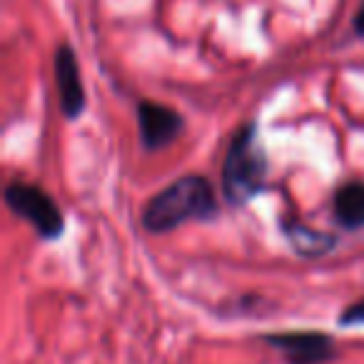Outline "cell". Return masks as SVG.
Here are the masks:
<instances>
[{"instance_id":"obj_1","label":"cell","mask_w":364,"mask_h":364,"mask_svg":"<svg viewBox=\"0 0 364 364\" xmlns=\"http://www.w3.org/2000/svg\"><path fill=\"white\" fill-rule=\"evenodd\" d=\"M218 213L215 188L205 177L188 175L167 185L145 205L142 225L150 232H170L190 220H210Z\"/></svg>"},{"instance_id":"obj_2","label":"cell","mask_w":364,"mask_h":364,"mask_svg":"<svg viewBox=\"0 0 364 364\" xmlns=\"http://www.w3.org/2000/svg\"><path fill=\"white\" fill-rule=\"evenodd\" d=\"M267 177V155L259 142L257 127L252 122L242 125L230 142L223 165V195L228 203L242 205L264 188Z\"/></svg>"},{"instance_id":"obj_3","label":"cell","mask_w":364,"mask_h":364,"mask_svg":"<svg viewBox=\"0 0 364 364\" xmlns=\"http://www.w3.org/2000/svg\"><path fill=\"white\" fill-rule=\"evenodd\" d=\"M6 203L18 218L28 220L38 235L46 240H55L63 235V213L48 193L41 188H33L26 182H13L6 188Z\"/></svg>"},{"instance_id":"obj_4","label":"cell","mask_w":364,"mask_h":364,"mask_svg":"<svg viewBox=\"0 0 364 364\" xmlns=\"http://www.w3.org/2000/svg\"><path fill=\"white\" fill-rule=\"evenodd\" d=\"M267 342L284 354L289 364H324L334 357V344L319 332H284L269 334Z\"/></svg>"},{"instance_id":"obj_5","label":"cell","mask_w":364,"mask_h":364,"mask_svg":"<svg viewBox=\"0 0 364 364\" xmlns=\"http://www.w3.org/2000/svg\"><path fill=\"white\" fill-rule=\"evenodd\" d=\"M55 85H58V102L68 120H75L85 110V87L77 70L75 53L70 46H60L55 53Z\"/></svg>"},{"instance_id":"obj_6","label":"cell","mask_w":364,"mask_h":364,"mask_svg":"<svg viewBox=\"0 0 364 364\" xmlns=\"http://www.w3.org/2000/svg\"><path fill=\"white\" fill-rule=\"evenodd\" d=\"M137 125H140L142 145L147 150H157L175 140L177 132L182 130V117L172 107L145 100L137 107Z\"/></svg>"},{"instance_id":"obj_7","label":"cell","mask_w":364,"mask_h":364,"mask_svg":"<svg viewBox=\"0 0 364 364\" xmlns=\"http://www.w3.org/2000/svg\"><path fill=\"white\" fill-rule=\"evenodd\" d=\"M334 218L342 228H364V182H349L334 195Z\"/></svg>"},{"instance_id":"obj_8","label":"cell","mask_w":364,"mask_h":364,"mask_svg":"<svg viewBox=\"0 0 364 364\" xmlns=\"http://www.w3.org/2000/svg\"><path fill=\"white\" fill-rule=\"evenodd\" d=\"M284 237L292 245L294 252L304 255V257H322L334 247L332 235H324L319 230H312L302 223H284Z\"/></svg>"},{"instance_id":"obj_9","label":"cell","mask_w":364,"mask_h":364,"mask_svg":"<svg viewBox=\"0 0 364 364\" xmlns=\"http://www.w3.org/2000/svg\"><path fill=\"white\" fill-rule=\"evenodd\" d=\"M342 324H364V299L362 302H354L352 307L344 309L342 319H339Z\"/></svg>"},{"instance_id":"obj_10","label":"cell","mask_w":364,"mask_h":364,"mask_svg":"<svg viewBox=\"0 0 364 364\" xmlns=\"http://www.w3.org/2000/svg\"><path fill=\"white\" fill-rule=\"evenodd\" d=\"M354 31H357L359 36H364V3L357 11V16H354Z\"/></svg>"}]
</instances>
